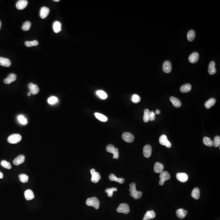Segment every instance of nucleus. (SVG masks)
<instances>
[{
    "label": "nucleus",
    "mask_w": 220,
    "mask_h": 220,
    "mask_svg": "<svg viewBox=\"0 0 220 220\" xmlns=\"http://www.w3.org/2000/svg\"><path fill=\"white\" fill-rule=\"evenodd\" d=\"M130 192H131L130 195L134 198L135 199H139L142 195V192L141 191L137 190L136 188V184L135 183H132L129 185Z\"/></svg>",
    "instance_id": "1"
},
{
    "label": "nucleus",
    "mask_w": 220,
    "mask_h": 220,
    "mask_svg": "<svg viewBox=\"0 0 220 220\" xmlns=\"http://www.w3.org/2000/svg\"><path fill=\"white\" fill-rule=\"evenodd\" d=\"M192 89V86L189 84H186L183 85L181 87L180 90L181 93H188L191 91Z\"/></svg>",
    "instance_id": "27"
},
{
    "label": "nucleus",
    "mask_w": 220,
    "mask_h": 220,
    "mask_svg": "<svg viewBox=\"0 0 220 220\" xmlns=\"http://www.w3.org/2000/svg\"><path fill=\"white\" fill-rule=\"evenodd\" d=\"M11 65V61L8 58L0 57V65L5 67H9Z\"/></svg>",
    "instance_id": "23"
},
{
    "label": "nucleus",
    "mask_w": 220,
    "mask_h": 220,
    "mask_svg": "<svg viewBox=\"0 0 220 220\" xmlns=\"http://www.w3.org/2000/svg\"><path fill=\"white\" fill-rule=\"evenodd\" d=\"M118 190L116 188H108L105 190V193L107 194V195L109 197L111 198L113 196V192H116Z\"/></svg>",
    "instance_id": "34"
},
{
    "label": "nucleus",
    "mask_w": 220,
    "mask_h": 220,
    "mask_svg": "<svg viewBox=\"0 0 220 220\" xmlns=\"http://www.w3.org/2000/svg\"><path fill=\"white\" fill-rule=\"evenodd\" d=\"M86 204L88 206H92L96 209H98L99 207L100 202L96 197L89 198L86 201Z\"/></svg>",
    "instance_id": "2"
},
{
    "label": "nucleus",
    "mask_w": 220,
    "mask_h": 220,
    "mask_svg": "<svg viewBox=\"0 0 220 220\" xmlns=\"http://www.w3.org/2000/svg\"><path fill=\"white\" fill-rule=\"evenodd\" d=\"M16 75L14 73H10L7 78L4 80V82L6 84H10L12 82L15 81L16 79Z\"/></svg>",
    "instance_id": "14"
},
{
    "label": "nucleus",
    "mask_w": 220,
    "mask_h": 220,
    "mask_svg": "<svg viewBox=\"0 0 220 220\" xmlns=\"http://www.w3.org/2000/svg\"><path fill=\"white\" fill-rule=\"evenodd\" d=\"M164 170V166L163 164L159 162H156L154 164V172L157 173H161Z\"/></svg>",
    "instance_id": "18"
},
{
    "label": "nucleus",
    "mask_w": 220,
    "mask_h": 220,
    "mask_svg": "<svg viewBox=\"0 0 220 220\" xmlns=\"http://www.w3.org/2000/svg\"><path fill=\"white\" fill-rule=\"evenodd\" d=\"M28 87L31 94L35 95L38 94L39 93V88L36 84H34L33 83H31L29 84Z\"/></svg>",
    "instance_id": "13"
},
{
    "label": "nucleus",
    "mask_w": 220,
    "mask_h": 220,
    "mask_svg": "<svg viewBox=\"0 0 220 220\" xmlns=\"http://www.w3.org/2000/svg\"><path fill=\"white\" fill-rule=\"evenodd\" d=\"M109 179L110 181H116L120 184H123L125 181V180L123 178H119L117 177L113 174H110L109 176Z\"/></svg>",
    "instance_id": "24"
},
{
    "label": "nucleus",
    "mask_w": 220,
    "mask_h": 220,
    "mask_svg": "<svg viewBox=\"0 0 220 220\" xmlns=\"http://www.w3.org/2000/svg\"><path fill=\"white\" fill-rule=\"evenodd\" d=\"M53 1H55V2H59L60 1V0H54Z\"/></svg>",
    "instance_id": "49"
},
{
    "label": "nucleus",
    "mask_w": 220,
    "mask_h": 220,
    "mask_svg": "<svg viewBox=\"0 0 220 220\" xmlns=\"http://www.w3.org/2000/svg\"><path fill=\"white\" fill-rule=\"evenodd\" d=\"M53 29L56 33L59 32L61 30V24L59 21H55L53 24Z\"/></svg>",
    "instance_id": "28"
},
{
    "label": "nucleus",
    "mask_w": 220,
    "mask_h": 220,
    "mask_svg": "<svg viewBox=\"0 0 220 220\" xmlns=\"http://www.w3.org/2000/svg\"><path fill=\"white\" fill-rule=\"evenodd\" d=\"M163 70L166 73H168L171 72L172 70V65L169 61H166L163 63Z\"/></svg>",
    "instance_id": "17"
},
{
    "label": "nucleus",
    "mask_w": 220,
    "mask_h": 220,
    "mask_svg": "<svg viewBox=\"0 0 220 220\" xmlns=\"http://www.w3.org/2000/svg\"><path fill=\"white\" fill-rule=\"evenodd\" d=\"M90 173L92 175L91 178V181L92 182L94 183H98L99 180L101 179L100 174L97 172H96L94 169H92L90 171Z\"/></svg>",
    "instance_id": "7"
},
{
    "label": "nucleus",
    "mask_w": 220,
    "mask_h": 220,
    "mask_svg": "<svg viewBox=\"0 0 220 220\" xmlns=\"http://www.w3.org/2000/svg\"><path fill=\"white\" fill-rule=\"evenodd\" d=\"M159 178L160 179L159 181V185L162 186L164 184L165 181L170 179L171 175L168 172H162L160 174Z\"/></svg>",
    "instance_id": "5"
},
{
    "label": "nucleus",
    "mask_w": 220,
    "mask_h": 220,
    "mask_svg": "<svg viewBox=\"0 0 220 220\" xmlns=\"http://www.w3.org/2000/svg\"><path fill=\"white\" fill-rule=\"evenodd\" d=\"M160 113V111L159 110V109H156V110L155 114L159 115V114Z\"/></svg>",
    "instance_id": "46"
},
{
    "label": "nucleus",
    "mask_w": 220,
    "mask_h": 220,
    "mask_svg": "<svg viewBox=\"0 0 220 220\" xmlns=\"http://www.w3.org/2000/svg\"><path fill=\"white\" fill-rule=\"evenodd\" d=\"M106 149L108 152L112 153L113 154V159H118L119 158V152H118L119 150L118 148H115L113 145L108 144L106 147Z\"/></svg>",
    "instance_id": "3"
},
{
    "label": "nucleus",
    "mask_w": 220,
    "mask_h": 220,
    "mask_svg": "<svg viewBox=\"0 0 220 220\" xmlns=\"http://www.w3.org/2000/svg\"><path fill=\"white\" fill-rule=\"evenodd\" d=\"M152 152V148L150 145H146L143 148V154L146 158L150 157Z\"/></svg>",
    "instance_id": "10"
},
{
    "label": "nucleus",
    "mask_w": 220,
    "mask_h": 220,
    "mask_svg": "<svg viewBox=\"0 0 220 220\" xmlns=\"http://www.w3.org/2000/svg\"><path fill=\"white\" fill-rule=\"evenodd\" d=\"M150 111L148 109H145L144 111V116L143 120L145 122H148L149 120V113Z\"/></svg>",
    "instance_id": "39"
},
{
    "label": "nucleus",
    "mask_w": 220,
    "mask_h": 220,
    "mask_svg": "<svg viewBox=\"0 0 220 220\" xmlns=\"http://www.w3.org/2000/svg\"><path fill=\"white\" fill-rule=\"evenodd\" d=\"M19 178L20 181L23 183L27 182L29 180V177L25 174H21L19 176Z\"/></svg>",
    "instance_id": "38"
},
{
    "label": "nucleus",
    "mask_w": 220,
    "mask_h": 220,
    "mask_svg": "<svg viewBox=\"0 0 220 220\" xmlns=\"http://www.w3.org/2000/svg\"><path fill=\"white\" fill-rule=\"evenodd\" d=\"M122 138L124 141L127 143H132L134 141L135 137L133 135L128 132H125L122 134Z\"/></svg>",
    "instance_id": "9"
},
{
    "label": "nucleus",
    "mask_w": 220,
    "mask_h": 220,
    "mask_svg": "<svg viewBox=\"0 0 220 220\" xmlns=\"http://www.w3.org/2000/svg\"><path fill=\"white\" fill-rule=\"evenodd\" d=\"M216 102V100L214 98H211L206 101L205 103V107L207 109H209L211 106H214Z\"/></svg>",
    "instance_id": "29"
},
{
    "label": "nucleus",
    "mask_w": 220,
    "mask_h": 220,
    "mask_svg": "<svg viewBox=\"0 0 220 220\" xmlns=\"http://www.w3.org/2000/svg\"><path fill=\"white\" fill-rule=\"evenodd\" d=\"M155 119V114L153 111H150L149 113V120L153 121Z\"/></svg>",
    "instance_id": "45"
},
{
    "label": "nucleus",
    "mask_w": 220,
    "mask_h": 220,
    "mask_svg": "<svg viewBox=\"0 0 220 220\" xmlns=\"http://www.w3.org/2000/svg\"><path fill=\"white\" fill-rule=\"evenodd\" d=\"M3 178V174L1 171H0V179H2Z\"/></svg>",
    "instance_id": "47"
},
{
    "label": "nucleus",
    "mask_w": 220,
    "mask_h": 220,
    "mask_svg": "<svg viewBox=\"0 0 220 220\" xmlns=\"http://www.w3.org/2000/svg\"><path fill=\"white\" fill-rule=\"evenodd\" d=\"M31 27V23L29 21H26L23 24L22 27V29L24 31H28L29 30Z\"/></svg>",
    "instance_id": "35"
},
{
    "label": "nucleus",
    "mask_w": 220,
    "mask_h": 220,
    "mask_svg": "<svg viewBox=\"0 0 220 220\" xmlns=\"http://www.w3.org/2000/svg\"><path fill=\"white\" fill-rule=\"evenodd\" d=\"M39 42L37 40H34L32 41H26L25 42V45L27 47H31L33 46H38Z\"/></svg>",
    "instance_id": "37"
},
{
    "label": "nucleus",
    "mask_w": 220,
    "mask_h": 220,
    "mask_svg": "<svg viewBox=\"0 0 220 220\" xmlns=\"http://www.w3.org/2000/svg\"><path fill=\"white\" fill-rule=\"evenodd\" d=\"M130 207L128 205L125 203H121L119 205V207L117 209V211L118 212L122 213L124 214H127L129 212Z\"/></svg>",
    "instance_id": "6"
},
{
    "label": "nucleus",
    "mask_w": 220,
    "mask_h": 220,
    "mask_svg": "<svg viewBox=\"0 0 220 220\" xmlns=\"http://www.w3.org/2000/svg\"><path fill=\"white\" fill-rule=\"evenodd\" d=\"M203 142L205 146L211 147L213 146V142L210 138L207 137H205L203 138Z\"/></svg>",
    "instance_id": "33"
},
{
    "label": "nucleus",
    "mask_w": 220,
    "mask_h": 220,
    "mask_svg": "<svg viewBox=\"0 0 220 220\" xmlns=\"http://www.w3.org/2000/svg\"><path fill=\"white\" fill-rule=\"evenodd\" d=\"M18 119L21 124L23 125H25L27 123V120L25 118L24 116L20 115L18 117Z\"/></svg>",
    "instance_id": "43"
},
{
    "label": "nucleus",
    "mask_w": 220,
    "mask_h": 220,
    "mask_svg": "<svg viewBox=\"0 0 220 220\" xmlns=\"http://www.w3.org/2000/svg\"><path fill=\"white\" fill-rule=\"evenodd\" d=\"M195 32L193 30H191L188 32L187 34V38L188 41L192 42L195 38Z\"/></svg>",
    "instance_id": "32"
},
{
    "label": "nucleus",
    "mask_w": 220,
    "mask_h": 220,
    "mask_svg": "<svg viewBox=\"0 0 220 220\" xmlns=\"http://www.w3.org/2000/svg\"><path fill=\"white\" fill-rule=\"evenodd\" d=\"M176 177L178 181L182 183L186 182L188 179V176L185 173H178Z\"/></svg>",
    "instance_id": "11"
},
{
    "label": "nucleus",
    "mask_w": 220,
    "mask_h": 220,
    "mask_svg": "<svg viewBox=\"0 0 220 220\" xmlns=\"http://www.w3.org/2000/svg\"><path fill=\"white\" fill-rule=\"evenodd\" d=\"M187 214H188V211L187 210H185L183 208L177 209V211H176V214L177 215V217L181 219H183L186 217Z\"/></svg>",
    "instance_id": "22"
},
{
    "label": "nucleus",
    "mask_w": 220,
    "mask_h": 220,
    "mask_svg": "<svg viewBox=\"0 0 220 220\" xmlns=\"http://www.w3.org/2000/svg\"><path fill=\"white\" fill-rule=\"evenodd\" d=\"M31 93L30 92H29V93H28V94H27V95H28V96H30L31 95Z\"/></svg>",
    "instance_id": "48"
},
{
    "label": "nucleus",
    "mask_w": 220,
    "mask_h": 220,
    "mask_svg": "<svg viewBox=\"0 0 220 220\" xmlns=\"http://www.w3.org/2000/svg\"><path fill=\"white\" fill-rule=\"evenodd\" d=\"M1 165H2V166L3 167L6 168V169H11L12 167L11 164H10V162L7 161H5V160H3V161H1Z\"/></svg>",
    "instance_id": "42"
},
{
    "label": "nucleus",
    "mask_w": 220,
    "mask_h": 220,
    "mask_svg": "<svg viewBox=\"0 0 220 220\" xmlns=\"http://www.w3.org/2000/svg\"><path fill=\"white\" fill-rule=\"evenodd\" d=\"M1 22L0 21V30H1Z\"/></svg>",
    "instance_id": "50"
},
{
    "label": "nucleus",
    "mask_w": 220,
    "mask_h": 220,
    "mask_svg": "<svg viewBox=\"0 0 220 220\" xmlns=\"http://www.w3.org/2000/svg\"><path fill=\"white\" fill-rule=\"evenodd\" d=\"M213 142V146L215 147H218L220 145V137L219 136H216L214 138Z\"/></svg>",
    "instance_id": "41"
},
{
    "label": "nucleus",
    "mask_w": 220,
    "mask_h": 220,
    "mask_svg": "<svg viewBox=\"0 0 220 220\" xmlns=\"http://www.w3.org/2000/svg\"><path fill=\"white\" fill-rule=\"evenodd\" d=\"M156 217V214L153 210L148 211L146 214H145L143 220H148L149 219H153Z\"/></svg>",
    "instance_id": "19"
},
{
    "label": "nucleus",
    "mask_w": 220,
    "mask_h": 220,
    "mask_svg": "<svg viewBox=\"0 0 220 220\" xmlns=\"http://www.w3.org/2000/svg\"><path fill=\"white\" fill-rule=\"evenodd\" d=\"M96 94L98 97L102 99H106L108 97V95L104 91L102 90H98L96 91Z\"/></svg>",
    "instance_id": "36"
},
{
    "label": "nucleus",
    "mask_w": 220,
    "mask_h": 220,
    "mask_svg": "<svg viewBox=\"0 0 220 220\" xmlns=\"http://www.w3.org/2000/svg\"><path fill=\"white\" fill-rule=\"evenodd\" d=\"M25 161V156L23 155H20L14 159L13 161V163L16 166H18L24 163Z\"/></svg>",
    "instance_id": "20"
},
{
    "label": "nucleus",
    "mask_w": 220,
    "mask_h": 220,
    "mask_svg": "<svg viewBox=\"0 0 220 220\" xmlns=\"http://www.w3.org/2000/svg\"><path fill=\"white\" fill-rule=\"evenodd\" d=\"M131 100L134 103H138L140 101L141 98L137 94H134L132 97Z\"/></svg>",
    "instance_id": "44"
},
{
    "label": "nucleus",
    "mask_w": 220,
    "mask_h": 220,
    "mask_svg": "<svg viewBox=\"0 0 220 220\" xmlns=\"http://www.w3.org/2000/svg\"><path fill=\"white\" fill-rule=\"evenodd\" d=\"M24 195H25V199L28 201H30L31 200L33 199L34 198V194L33 192V191L29 189L26 190V191H25Z\"/></svg>",
    "instance_id": "21"
},
{
    "label": "nucleus",
    "mask_w": 220,
    "mask_h": 220,
    "mask_svg": "<svg viewBox=\"0 0 220 220\" xmlns=\"http://www.w3.org/2000/svg\"><path fill=\"white\" fill-rule=\"evenodd\" d=\"M95 116L96 118H97L99 121L103 122H106L108 121V118L103 115L101 114V113H95Z\"/></svg>",
    "instance_id": "31"
},
{
    "label": "nucleus",
    "mask_w": 220,
    "mask_h": 220,
    "mask_svg": "<svg viewBox=\"0 0 220 220\" xmlns=\"http://www.w3.org/2000/svg\"><path fill=\"white\" fill-rule=\"evenodd\" d=\"M170 99L175 107L179 108L181 106V102L178 98L174 97H171Z\"/></svg>",
    "instance_id": "25"
},
{
    "label": "nucleus",
    "mask_w": 220,
    "mask_h": 220,
    "mask_svg": "<svg viewBox=\"0 0 220 220\" xmlns=\"http://www.w3.org/2000/svg\"><path fill=\"white\" fill-rule=\"evenodd\" d=\"M199 57V56L198 53L196 52H193L189 56L188 59L190 63L194 64L198 61Z\"/></svg>",
    "instance_id": "15"
},
{
    "label": "nucleus",
    "mask_w": 220,
    "mask_h": 220,
    "mask_svg": "<svg viewBox=\"0 0 220 220\" xmlns=\"http://www.w3.org/2000/svg\"><path fill=\"white\" fill-rule=\"evenodd\" d=\"M22 137L18 134H14L11 135L8 138V141L10 144H17L21 141Z\"/></svg>",
    "instance_id": "4"
},
{
    "label": "nucleus",
    "mask_w": 220,
    "mask_h": 220,
    "mask_svg": "<svg viewBox=\"0 0 220 220\" xmlns=\"http://www.w3.org/2000/svg\"><path fill=\"white\" fill-rule=\"evenodd\" d=\"M58 99L57 97L55 96H52L48 99V102L50 104H54L58 102Z\"/></svg>",
    "instance_id": "40"
},
{
    "label": "nucleus",
    "mask_w": 220,
    "mask_h": 220,
    "mask_svg": "<svg viewBox=\"0 0 220 220\" xmlns=\"http://www.w3.org/2000/svg\"><path fill=\"white\" fill-rule=\"evenodd\" d=\"M215 67V63L214 62L211 61L209 63L208 67V71L209 74L214 75L216 73V69Z\"/></svg>",
    "instance_id": "26"
},
{
    "label": "nucleus",
    "mask_w": 220,
    "mask_h": 220,
    "mask_svg": "<svg viewBox=\"0 0 220 220\" xmlns=\"http://www.w3.org/2000/svg\"><path fill=\"white\" fill-rule=\"evenodd\" d=\"M49 12L50 10L49 8L46 7H43L41 8L40 13V16L41 18L42 19L45 18L49 15Z\"/></svg>",
    "instance_id": "16"
},
{
    "label": "nucleus",
    "mask_w": 220,
    "mask_h": 220,
    "mask_svg": "<svg viewBox=\"0 0 220 220\" xmlns=\"http://www.w3.org/2000/svg\"><path fill=\"white\" fill-rule=\"evenodd\" d=\"M159 142L161 145L165 146L167 148H170L171 147V142L168 140L167 137L165 135H162L160 137Z\"/></svg>",
    "instance_id": "8"
},
{
    "label": "nucleus",
    "mask_w": 220,
    "mask_h": 220,
    "mask_svg": "<svg viewBox=\"0 0 220 220\" xmlns=\"http://www.w3.org/2000/svg\"><path fill=\"white\" fill-rule=\"evenodd\" d=\"M191 196L194 199L197 200L199 198L200 190L198 188H195L192 190Z\"/></svg>",
    "instance_id": "30"
},
{
    "label": "nucleus",
    "mask_w": 220,
    "mask_h": 220,
    "mask_svg": "<svg viewBox=\"0 0 220 220\" xmlns=\"http://www.w3.org/2000/svg\"><path fill=\"white\" fill-rule=\"evenodd\" d=\"M28 1L27 0H20L16 4V8L18 10H23L26 8L28 5Z\"/></svg>",
    "instance_id": "12"
}]
</instances>
